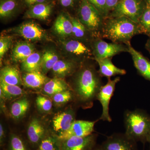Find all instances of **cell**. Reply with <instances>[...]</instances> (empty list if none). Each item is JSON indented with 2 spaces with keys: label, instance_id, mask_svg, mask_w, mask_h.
Instances as JSON below:
<instances>
[{
  "label": "cell",
  "instance_id": "9c48e42d",
  "mask_svg": "<svg viewBox=\"0 0 150 150\" xmlns=\"http://www.w3.org/2000/svg\"><path fill=\"white\" fill-rule=\"evenodd\" d=\"M96 121L75 120L69 129L57 137L62 141L71 137H87L92 134Z\"/></svg>",
  "mask_w": 150,
  "mask_h": 150
},
{
  "label": "cell",
  "instance_id": "4fadbf2b",
  "mask_svg": "<svg viewBox=\"0 0 150 150\" xmlns=\"http://www.w3.org/2000/svg\"><path fill=\"white\" fill-rule=\"evenodd\" d=\"M75 121V113L72 110L55 115L52 120V125L54 131L59 133L57 136L67 131Z\"/></svg>",
  "mask_w": 150,
  "mask_h": 150
},
{
  "label": "cell",
  "instance_id": "cb8c5ba5",
  "mask_svg": "<svg viewBox=\"0 0 150 150\" xmlns=\"http://www.w3.org/2000/svg\"><path fill=\"white\" fill-rule=\"evenodd\" d=\"M42 54L34 52L21 63V69L25 73L41 71Z\"/></svg>",
  "mask_w": 150,
  "mask_h": 150
},
{
  "label": "cell",
  "instance_id": "ffe728a7",
  "mask_svg": "<svg viewBox=\"0 0 150 150\" xmlns=\"http://www.w3.org/2000/svg\"><path fill=\"white\" fill-rule=\"evenodd\" d=\"M66 51L77 56L86 57L93 55L91 50L80 40H71L63 43Z\"/></svg>",
  "mask_w": 150,
  "mask_h": 150
},
{
  "label": "cell",
  "instance_id": "60d3db41",
  "mask_svg": "<svg viewBox=\"0 0 150 150\" xmlns=\"http://www.w3.org/2000/svg\"><path fill=\"white\" fill-rule=\"evenodd\" d=\"M146 48L150 53V36L146 44Z\"/></svg>",
  "mask_w": 150,
  "mask_h": 150
},
{
  "label": "cell",
  "instance_id": "74e56055",
  "mask_svg": "<svg viewBox=\"0 0 150 150\" xmlns=\"http://www.w3.org/2000/svg\"><path fill=\"white\" fill-rule=\"evenodd\" d=\"M25 4L29 7L38 4H43L47 3L49 0H23Z\"/></svg>",
  "mask_w": 150,
  "mask_h": 150
},
{
  "label": "cell",
  "instance_id": "8992f818",
  "mask_svg": "<svg viewBox=\"0 0 150 150\" xmlns=\"http://www.w3.org/2000/svg\"><path fill=\"white\" fill-rule=\"evenodd\" d=\"M106 84L102 86L96 96V99L99 100L102 107V113L100 120L111 122V117L109 114V104L110 99L115 91L116 84L120 81L119 77L111 80L108 78Z\"/></svg>",
  "mask_w": 150,
  "mask_h": 150
},
{
  "label": "cell",
  "instance_id": "7c38bea8",
  "mask_svg": "<svg viewBox=\"0 0 150 150\" xmlns=\"http://www.w3.org/2000/svg\"><path fill=\"white\" fill-rule=\"evenodd\" d=\"M131 54L134 66L138 72L146 79L150 81V62L142 54L134 49L130 42L126 43Z\"/></svg>",
  "mask_w": 150,
  "mask_h": 150
},
{
  "label": "cell",
  "instance_id": "603a6c76",
  "mask_svg": "<svg viewBox=\"0 0 150 150\" xmlns=\"http://www.w3.org/2000/svg\"><path fill=\"white\" fill-rule=\"evenodd\" d=\"M69 90V87L63 79L54 77L49 80L43 86V91L46 94L52 96L56 93Z\"/></svg>",
  "mask_w": 150,
  "mask_h": 150
},
{
  "label": "cell",
  "instance_id": "d6986e66",
  "mask_svg": "<svg viewBox=\"0 0 150 150\" xmlns=\"http://www.w3.org/2000/svg\"><path fill=\"white\" fill-rule=\"evenodd\" d=\"M50 80L42 71L25 73L22 76L23 83L31 88H38L43 86Z\"/></svg>",
  "mask_w": 150,
  "mask_h": 150
},
{
  "label": "cell",
  "instance_id": "1f68e13d",
  "mask_svg": "<svg viewBox=\"0 0 150 150\" xmlns=\"http://www.w3.org/2000/svg\"><path fill=\"white\" fill-rule=\"evenodd\" d=\"M8 150H29L23 139L14 134L10 135Z\"/></svg>",
  "mask_w": 150,
  "mask_h": 150
},
{
  "label": "cell",
  "instance_id": "4316f807",
  "mask_svg": "<svg viewBox=\"0 0 150 150\" xmlns=\"http://www.w3.org/2000/svg\"><path fill=\"white\" fill-rule=\"evenodd\" d=\"M35 150H62V142L56 135H47Z\"/></svg>",
  "mask_w": 150,
  "mask_h": 150
},
{
  "label": "cell",
  "instance_id": "e0dca14e",
  "mask_svg": "<svg viewBox=\"0 0 150 150\" xmlns=\"http://www.w3.org/2000/svg\"><path fill=\"white\" fill-rule=\"evenodd\" d=\"M94 59L99 65V73L101 76L108 79L116 75H124L126 74V70L118 68L113 64L111 58Z\"/></svg>",
  "mask_w": 150,
  "mask_h": 150
},
{
  "label": "cell",
  "instance_id": "3957f363",
  "mask_svg": "<svg viewBox=\"0 0 150 150\" xmlns=\"http://www.w3.org/2000/svg\"><path fill=\"white\" fill-rule=\"evenodd\" d=\"M125 134L137 142H147L150 135V116L144 110H127L124 113Z\"/></svg>",
  "mask_w": 150,
  "mask_h": 150
},
{
  "label": "cell",
  "instance_id": "9a60e30c",
  "mask_svg": "<svg viewBox=\"0 0 150 150\" xmlns=\"http://www.w3.org/2000/svg\"><path fill=\"white\" fill-rule=\"evenodd\" d=\"M53 8V4L48 3L32 6L30 7L29 9L25 13V17L40 20H46L51 15Z\"/></svg>",
  "mask_w": 150,
  "mask_h": 150
},
{
  "label": "cell",
  "instance_id": "8d00e7d4",
  "mask_svg": "<svg viewBox=\"0 0 150 150\" xmlns=\"http://www.w3.org/2000/svg\"><path fill=\"white\" fill-rule=\"evenodd\" d=\"M120 0H106V8L108 11L114 9Z\"/></svg>",
  "mask_w": 150,
  "mask_h": 150
},
{
  "label": "cell",
  "instance_id": "83f0119b",
  "mask_svg": "<svg viewBox=\"0 0 150 150\" xmlns=\"http://www.w3.org/2000/svg\"><path fill=\"white\" fill-rule=\"evenodd\" d=\"M0 89L2 91L5 98L8 99L16 98L24 93L19 86L8 84L1 81H0Z\"/></svg>",
  "mask_w": 150,
  "mask_h": 150
},
{
  "label": "cell",
  "instance_id": "b9f144b4",
  "mask_svg": "<svg viewBox=\"0 0 150 150\" xmlns=\"http://www.w3.org/2000/svg\"><path fill=\"white\" fill-rule=\"evenodd\" d=\"M147 1V4L146 5L149 6L150 7V0H146Z\"/></svg>",
  "mask_w": 150,
  "mask_h": 150
},
{
  "label": "cell",
  "instance_id": "8fae6325",
  "mask_svg": "<svg viewBox=\"0 0 150 150\" xmlns=\"http://www.w3.org/2000/svg\"><path fill=\"white\" fill-rule=\"evenodd\" d=\"M95 134L85 137H73L62 140V150H93L96 142Z\"/></svg>",
  "mask_w": 150,
  "mask_h": 150
},
{
  "label": "cell",
  "instance_id": "ee69618b",
  "mask_svg": "<svg viewBox=\"0 0 150 150\" xmlns=\"http://www.w3.org/2000/svg\"><path fill=\"white\" fill-rule=\"evenodd\" d=\"M93 150H103L102 149H101V147H100L97 148V149H94Z\"/></svg>",
  "mask_w": 150,
  "mask_h": 150
},
{
  "label": "cell",
  "instance_id": "484cf974",
  "mask_svg": "<svg viewBox=\"0 0 150 150\" xmlns=\"http://www.w3.org/2000/svg\"><path fill=\"white\" fill-rule=\"evenodd\" d=\"M59 60L58 55L54 50L48 49L45 51L42 54L41 71L45 74L52 70Z\"/></svg>",
  "mask_w": 150,
  "mask_h": 150
},
{
  "label": "cell",
  "instance_id": "5bb4252c",
  "mask_svg": "<svg viewBox=\"0 0 150 150\" xmlns=\"http://www.w3.org/2000/svg\"><path fill=\"white\" fill-rule=\"evenodd\" d=\"M46 136V129L42 123L37 118L33 119L28 125L27 131L28 140L30 144L37 149Z\"/></svg>",
  "mask_w": 150,
  "mask_h": 150
},
{
  "label": "cell",
  "instance_id": "5b68a950",
  "mask_svg": "<svg viewBox=\"0 0 150 150\" xmlns=\"http://www.w3.org/2000/svg\"><path fill=\"white\" fill-rule=\"evenodd\" d=\"M144 9L141 0H120L112 17H125L138 23Z\"/></svg>",
  "mask_w": 150,
  "mask_h": 150
},
{
  "label": "cell",
  "instance_id": "44dd1931",
  "mask_svg": "<svg viewBox=\"0 0 150 150\" xmlns=\"http://www.w3.org/2000/svg\"><path fill=\"white\" fill-rule=\"evenodd\" d=\"M54 31L63 37L72 35V23L70 16L62 13L57 17L54 25Z\"/></svg>",
  "mask_w": 150,
  "mask_h": 150
},
{
  "label": "cell",
  "instance_id": "6da1fadb",
  "mask_svg": "<svg viewBox=\"0 0 150 150\" xmlns=\"http://www.w3.org/2000/svg\"><path fill=\"white\" fill-rule=\"evenodd\" d=\"M100 75L92 67H85L78 72L75 91L77 99L83 105L92 104L102 86Z\"/></svg>",
  "mask_w": 150,
  "mask_h": 150
},
{
  "label": "cell",
  "instance_id": "277c9868",
  "mask_svg": "<svg viewBox=\"0 0 150 150\" xmlns=\"http://www.w3.org/2000/svg\"><path fill=\"white\" fill-rule=\"evenodd\" d=\"M103 16L88 0H82L79 19L92 32H99L103 27Z\"/></svg>",
  "mask_w": 150,
  "mask_h": 150
},
{
  "label": "cell",
  "instance_id": "7402d4cb",
  "mask_svg": "<svg viewBox=\"0 0 150 150\" xmlns=\"http://www.w3.org/2000/svg\"><path fill=\"white\" fill-rule=\"evenodd\" d=\"M0 79L5 83L19 86L23 83L18 70L12 66H6L1 69Z\"/></svg>",
  "mask_w": 150,
  "mask_h": 150
},
{
  "label": "cell",
  "instance_id": "30bf717a",
  "mask_svg": "<svg viewBox=\"0 0 150 150\" xmlns=\"http://www.w3.org/2000/svg\"><path fill=\"white\" fill-rule=\"evenodd\" d=\"M14 30L17 34L27 40H49L46 31L39 25L32 22L23 23Z\"/></svg>",
  "mask_w": 150,
  "mask_h": 150
},
{
  "label": "cell",
  "instance_id": "d4e9b609",
  "mask_svg": "<svg viewBox=\"0 0 150 150\" xmlns=\"http://www.w3.org/2000/svg\"><path fill=\"white\" fill-rule=\"evenodd\" d=\"M29 107V102L25 98L15 101L11 108V114L15 119L22 118L27 112Z\"/></svg>",
  "mask_w": 150,
  "mask_h": 150
},
{
  "label": "cell",
  "instance_id": "ba28073f",
  "mask_svg": "<svg viewBox=\"0 0 150 150\" xmlns=\"http://www.w3.org/2000/svg\"><path fill=\"white\" fill-rule=\"evenodd\" d=\"M100 147L103 150H137L136 142L125 134H112L108 137Z\"/></svg>",
  "mask_w": 150,
  "mask_h": 150
},
{
  "label": "cell",
  "instance_id": "ab89813d",
  "mask_svg": "<svg viewBox=\"0 0 150 150\" xmlns=\"http://www.w3.org/2000/svg\"><path fill=\"white\" fill-rule=\"evenodd\" d=\"M61 5L64 7H69L74 5L75 0H60Z\"/></svg>",
  "mask_w": 150,
  "mask_h": 150
},
{
  "label": "cell",
  "instance_id": "d6a6232c",
  "mask_svg": "<svg viewBox=\"0 0 150 150\" xmlns=\"http://www.w3.org/2000/svg\"><path fill=\"white\" fill-rule=\"evenodd\" d=\"M72 97V92L69 90L54 95L53 96V100L55 104L62 105L69 101Z\"/></svg>",
  "mask_w": 150,
  "mask_h": 150
},
{
  "label": "cell",
  "instance_id": "d590c367",
  "mask_svg": "<svg viewBox=\"0 0 150 150\" xmlns=\"http://www.w3.org/2000/svg\"><path fill=\"white\" fill-rule=\"evenodd\" d=\"M88 1L99 11L103 16V15H105L107 13L106 0H88Z\"/></svg>",
  "mask_w": 150,
  "mask_h": 150
},
{
  "label": "cell",
  "instance_id": "e575fe53",
  "mask_svg": "<svg viewBox=\"0 0 150 150\" xmlns=\"http://www.w3.org/2000/svg\"><path fill=\"white\" fill-rule=\"evenodd\" d=\"M12 42V38L10 36H1L0 38V59L1 61L4 55L7 52Z\"/></svg>",
  "mask_w": 150,
  "mask_h": 150
},
{
  "label": "cell",
  "instance_id": "4dcf8cb0",
  "mask_svg": "<svg viewBox=\"0 0 150 150\" xmlns=\"http://www.w3.org/2000/svg\"><path fill=\"white\" fill-rule=\"evenodd\" d=\"M72 23V35L75 38L82 39L85 37L88 30L80 21L79 18L70 16Z\"/></svg>",
  "mask_w": 150,
  "mask_h": 150
},
{
  "label": "cell",
  "instance_id": "2e32d148",
  "mask_svg": "<svg viewBox=\"0 0 150 150\" xmlns=\"http://www.w3.org/2000/svg\"><path fill=\"white\" fill-rule=\"evenodd\" d=\"M34 52L35 48L32 44L26 41H21L14 47L11 58L13 62L22 63Z\"/></svg>",
  "mask_w": 150,
  "mask_h": 150
},
{
  "label": "cell",
  "instance_id": "52a82bcc",
  "mask_svg": "<svg viewBox=\"0 0 150 150\" xmlns=\"http://www.w3.org/2000/svg\"><path fill=\"white\" fill-rule=\"evenodd\" d=\"M128 51L129 49L126 45L119 43H107L100 39L95 41L93 47L94 59L111 58L122 52Z\"/></svg>",
  "mask_w": 150,
  "mask_h": 150
},
{
  "label": "cell",
  "instance_id": "7a4b0ae2",
  "mask_svg": "<svg viewBox=\"0 0 150 150\" xmlns=\"http://www.w3.org/2000/svg\"><path fill=\"white\" fill-rule=\"evenodd\" d=\"M140 33L142 32L138 23L125 17L112 18L103 22L102 36L113 43H128Z\"/></svg>",
  "mask_w": 150,
  "mask_h": 150
},
{
  "label": "cell",
  "instance_id": "ac0fdd59",
  "mask_svg": "<svg viewBox=\"0 0 150 150\" xmlns=\"http://www.w3.org/2000/svg\"><path fill=\"white\" fill-rule=\"evenodd\" d=\"M77 68V64L74 61L59 60L51 70L55 77L63 79L74 74Z\"/></svg>",
  "mask_w": 150,
  "mask_h": 150
},
{
  "label": "cell",
  "instance_id": "7bdbcfd3",
  "mask_svg": "<svg viewBox=\"0 0 150 150\" xmlns=\"http://www.w3.org/2000/svg\"><path fill=\"white\" fill-rule=\"evenodd\" d=\"M147 142H149V144H150V135L148 138L147 140Z\"/></svg>",
  "mask_w": 150,
  "mask_h": 150
},
{
  "label": "cell",
  "instance_id": "f35d334b",
  "mask_svg": "<svg viewBox=\"0 0 150 150\" xmlns=\"http://www.w3.org/2000/svg\"><path fill=\"white\" fill-rule=\"evenodd\" d=\"M6 134L5 131L3 127L2 124H0V144L1 146H3L5 144Z\"/></svg>",
  "mask_w": 150,
  "mask_h": 150
},
{
  "label": "cell",
  "instance_id": "f546056e",
  "mask_svg": "<svg viewBox=\"0 0 150 150\" xmlns=\"http://www.w3.org/2000/svg\"><path fill=\"white\" fill-rule=\"evenodd\" d=\"M138 24L142 33L150 36V7L146 5L142 15L139 19Z\"/></svg>",
  "mask_w": 150,
  "mask_h": 150
},
{
  "label": "cell",
  "instance_id": "f1b7e54d",
  "mask_svg": "<svg viewBox=\"0 0 150 150\" xmlns=\"http://www.w3.org/2000/svg\"><path fill=\"white\" fill-rule=\"evenodd\" d=\"M18 6L17 0H1L0 17L1 18H8L14 13Z\"/></svg>",
  "mask_w": 150,
  "mask_h": 150
},
{
  "label": "cell",
  "instance_id": "836d02e7",
  "mask_svg": "<svg viewBox=\"0 0 150 150\" xmlns=\"http://www.w3.org/2000/svg\"><path fill=\"white\" fill-rule=\"evenodd\" d=\"M35 102L38 108L41 111L48 112L52 109V101L46 97L38 96L36 98Z\"/></svg>",
  "mask_w": 150,
  "mask_h": 150
}]
</instances>
